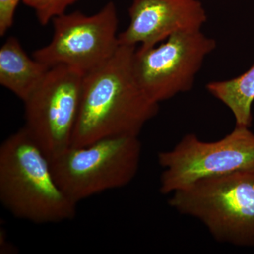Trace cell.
I'll use <instances>...</instances> for the list:
<instances>
[{"instance_id":"6da1fadb","label":"cell","mask_w":254,"mask_h":254,"mask_svg":"<svg viewBox=\"0 0 254 254\" xmlns=\"http://www.w3.org/2000/svg\"><path fill=\"white\" fill-rule=\"evenodd\" d=\"M136 46L120 45L106 63L83 76L81 105L71 146L104 138L139 136L159 104L148 98L133 69Z\"/></svg>"},{"instance_id":"7a4b0ae2","label":"cell","mask_w":254,"mask_h":254,"mask_svg":"<svg viewBox=\"0 0 254 254\" xmlns=\"http://www.w3.org/2000/svg\"><path fill=\"white\" fill-rule=\"evenodd\" d=\"M0 201L16 218L35 224L72 220L78 204L60 188L50 159L23 128L0 146Z\"/></svg>"},{"instance_id":"3957f363","label":"cell","mask_w":254,"mask_h":254,"mask_svg":"<svg viewBox=\"0 0 254 254\" xmlns=\"http://www.w3.org/2000/svg\"><path fill=\"white\" fill-rule=\"evenodd\" d=\"M172 194L170 206L198 219L218 242L254 247V169L201 179Z\"/></svg>"},{"instance_id":"277c9868","label":"cell","mask_w":254,"mask_h":254,"mask_svg":"<svg viewBox=\"0 0 254 254\" xmlns=\"http://www.w3.org/2000/svg\"><path fill=\"white\" fill-rule=\"evenodd\" d=\"M141 151L138 137H113L84 147L70 146L50 162L60 188L78 203L131 183L139 169Z\"/></svg>"},{"instance_id":"5b68a950","label":"cell","mask_w":254,"mask_h":254,"mask_svg":"<svg viewBox=\"0 0 254 254\" xmlns=\"http://www.w3.org/2000/svg\"><path fill=\"white\" fill-rule=\"evenodd\" d=\"M158 160L163 169L160 193L170 194L201 179L254 169V133L249 127L235 126L214 142L187 133L173 149L159 153Z\"/></svg>"},{"instance_id":"8992f818","label":"cell","mask_w":254,"mask_h":254,"mask_svg":"<svg viewBox=\"0 0 254 254\" xmlns=\"http://www.w3.org/2000/svg\"><path fill=\"white\" fill-rule=\"evenodd\" d=\"M84 74L66 66L50 68L24 103L23 127L50 160L71 146Z\"/></svg>"},{"instance_id":"52a82bcc","label":"cell","mask_w":254,"mask_h":254,"mask_svg":"<svg viewBox=\"0 0 254 254\" xmlns=\"http://www.w3.org/2000/svg\"><path fill=\"white\" fill-rule=\"evenodd\" d=\"M53 23L49 44L33 53L49 68L66 66L85 75L106 63L120 46L118 11L112 1L91 16L64 13Z\"/></svg>"},{"instance_id":"ba28073f","label":"cell","mask_w":254,"mask_h":254,"mask_svg":"<svg viewBox=\"0 0 254 254\" xmlns=\"http://www.w3.org/2000/svg\"><path fill=\"white\" fill-rule=\"evenodd\" d=\"M216 42L199 31L180 32L157 46L136 50L133 69L148 98L157 103L190 91Z\"/></svg>"},{"instance_id":"9c48e42d","label":"cell","mask_w":254,"mask_h":254,"mask_svg":"<svg viewBox=\"0 0 254 254\" xmlns=\"http://www.w3.org/2000/svg\"><path fill=\"white\" fill-rule=\"evenodd\" d=\"M128 14L129 25L119 35V43L145 48L175 33L199 31L208 19L200 0H133Z\"/></svg>"},{"instance_id":"30bf717a","label":"cell","mask_w":254,"mask_h":254,"mask_svg":"<svg viewBox=\"0 0 254 254\" xmlns=\"http://www.w3.org/2000/svg\"><path fill=\"white\" fill-rule=\"evenodd\" d=\"M49 69L30 58L14 37H10L1 47L0 83L23 102L41 84Z\"/></svg>"},{"instance_id":"8fae6325","label":"cell","mask_w":254,"mask_h":254,"mask_svg":"<svg viewBox=\"0 0 254 254\" xmlns=\"http://www.w3.org/2000/svg\"><path fill=\"white\" fill-rule=\"evenodd\" d=\"M206 89L230 110L236 122L235 126L250 128L253 120L254 64L250 69L236 78L210 82L206 85Z\"/></svg>"},{"instance_id":"7c38bea8","label":"cell","mask_w":254,"mask_h":254,"mask_svg":"<svg viewBox=\"0 0 254 254\" xmlns=\"http://www.w3.org/2000/svg\"><path fill=\"white\" fill-rule=\"evenodd\" d=\"M77 0H23V3L34 10L38 21L43 26L55 18L64 14L66 9Z\"/></svg>"},{"instance_id":"4fadbf2b","label":"cell","mask_w":254,"mask_h":254,"mask_svg":"<svg viewBox=\"0 0 254 254\" xmlns=\"http://www.w3.org/2000/svg\"><path fill=\"white\" fill-rule=\"evenodd\" d=\"M20 1L0 0V36H4L13 26L15 12Z\"/></svg>"}]
</instances>
